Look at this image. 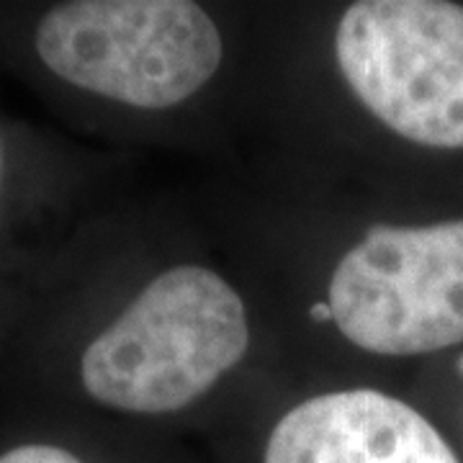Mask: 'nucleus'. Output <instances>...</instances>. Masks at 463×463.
<instances>
[{
    "instance_id": "nucleus-1",
    "label": "nucleus",
    "mask_w": 463,
    "mask_h": 463,
    "mask_svg": "<svg viewBox=\"0 0 463 463\" xmlns=\"http://www.w3.org/2000/svg\"><path fill=\"white\" fill-rule=\"evenodd\" d=\"M248 312L214 270L157 276L80 358L85 392L103 407L165 414L203 397L248 353Z\"/></svg>"
},
{
    "instance_id": "nucleus-2",
    "label": "nucleus",
    "mask_w": 463,
    "mask_h": 463,
    "mask_svg": "<svg viewBox=\"0 0 463 463\" xmlns=\"http://www.w3.org/2000/svg\"><path fill=\"white\" fill-rule=\"evenodd\" d=\"M36 54L65 83L134 109L191 99L222 65V33L188 0H75L36 26Z\"/></svg>"
},
{
    "instance_id": "nucleus-3",
    "label": "nucleus",
    "mask_w": 463,
    "mask_h": 463,
    "mask_svg": "<svg viewBox=\"0 0 463 463\" xmlns=\"http://www.w3.org/2000/svg\"><path fill=\"white\" fill-rule=\"evenodd\" d=\"M335 54L353 93L392 132L422 147L463 149V5L353 3Z\"/></svg>"
},
{
    "instance_id": "nucleus-4",
    "label": "nucleus",
    "mask_w": 463,
    "mask_h": 463,
    "mask_svg": "<svg viewBox=\"0 0 463 463\" xmlns=\"http://www.w3.org/2000/svg\"><path fill=\"white\" fill-rule=\"evenodd\" d=\"M332 322L376 355L463 343V219L365 232L330 281Z\"/></svg>"
},
{
    "instance_id": "nucleus-5",
    "label": "nucleus",
    "mask_w": 463,
    "mask_h": 463,
    "mask_svg": "<svg viewBox=\"0 0 463 463\" xmlns=\"http://www.w3.org/2000/svg\"><path fill=\"white\" fill-rule=\"evenodd\" d=\"M265 463H461L414 407L376 389L307 399L273 428Z\"/></svg>"
},
{
    "instance_id": "nucleus-6",
    "label": "nucleus",
    "mask_w": 463,
    "mask_h": 463,
    "mask_svg": "<svg viewBox=\"0 0 463 463\" xmlns=\"http://www.w3.org/2000/svg\"><path fill=\"white\" fill-rule=\"evenodd\" d=\"M0 463H83L78 456L60 446H47V443H29L5 450L0 456Z\"/></svg>"
},
{
    "instance_id": "nucleus-7",
    "label": "nucleus",
    "mask_w": 463,
    "mask_h": 463,
    "mask_svg": "<svg viewBox=\"0 0 463 463\" xmlns=\"http://www.w3.org/2000/svg\"><path fill=\"white\" fill-rule=\"evenodd\" d=\"M309 315H312L315 322H332V309L327 301H319V304H315V307L309 309Z\"/></svg>"
},
{
    "instance_id": "nucleus-8",
    "label": "nucleus",
    "mask_w": 463,
    "mask_h": 463,
    "mask_svg": "<svg viewBox=\"0 0 463 463\" xmlns=\"http://www.w3.org/2000/svg\"><path fill=\"white\" fill-rule=\"evenodd\" d=\"M458 373H461V376H463V358H461V361H458Z\"/></svg>"
},
{
    "instance_id": "nucleus-9",
    "label": "nucleus",
    "mask_w": 463,
    "mask_h": 463,
    "mask_svg": "<svg viewBox=\"0 0 463 463\" xmlns=\"http://www.w3.org/2000/svg\"><path fill=\"white\" fill-rule=\"evenodd\" d=\"M0 167H3V149H0Z\"/></svg>"
}]
</instances>
